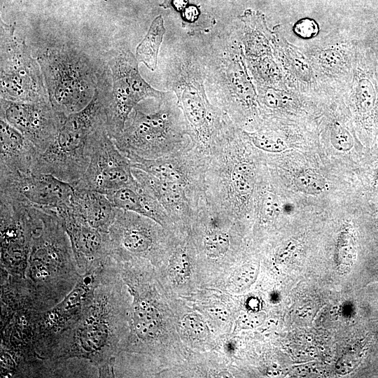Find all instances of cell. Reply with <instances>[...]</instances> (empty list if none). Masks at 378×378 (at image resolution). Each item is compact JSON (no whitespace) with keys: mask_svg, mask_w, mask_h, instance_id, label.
<instances>
[{"mask_svg":"<svg viewBox=\"0 0 378 378\" xmlns=\"http://www.w3.org/2000/svg\"><path fill=\"white\" fill-rule=\"evenodd\" d=\"M153 220L118 209L108 234L110 255L118 262L155 260L160 232Z\"/></svg>","mask_w":378,"mask_h":378,"instance_id":"30bf717a","label":"cell"},{"mask_svg":"<svg viewBox=\"0 0 378 378\" xmlns=\"http://www.w3.org/2000/svg\"><path fill=\"white\" fill-rule=\"evenodd\" d=\"M375 15L356 31L358 37L372 50L378 64V10Z\"/></svg>","mask_w":378,"mask_h":378,"instance_id":"83f0119b","label":"cell"},{"mask_svg":"<svg viewBox=\"0 0 378 378\" xmlns=\"http://www.w3.org/2000/svg\"><path fill=\"white\" fill-rule=\"evenodd\" d=\"M163 99L153 113H146L135 107L122 132L112 139L130 160L166 156L171 152L172 144L183 136L184 129L177 124L169 107L162 105Z\"/></svg>","mask_w":378,"mask_h":378,"instance_id":"8992f818","label":"cell"},{"mask_svg":"<svg viewBox=\"0 0 378 378\" xmlns=\"http://www.w3.org/2000/svg\"><path fill=\"white\" fill-rule=\"evenodd\" d=\"M184 88L175 89L178 104L187 120L188 127L202 142L209 141L212 133L211 106L209 104L200 82L181 83Z\"/></svg>","mask_w":378,"mask_h":378,"instance_id":"ac0fdd59","label":"cell"},{"mask_svg":"<svg viewBox=\"0 0 378 378\" xmlns=\"http://www.w3.org/2000/svg\"><path fill=\"white\" fill-rule=\"evenodd\" d=\"M107 197L119 209L146 216L162 226L167 223L164 208L139 183L136 187L122 188Z\"/></svg>","mask_w":378,"mask_h":378,"instance_id":"ffe728a7","label":"cell"},{"mask_svg":"<svg viewBox=\"0 0 378 378\" xmlns=\"http://www.w3.org/2000/svg\"><path fill=\"white\" fill-rule=\"evenodd\" d=\"M271 43L288 88L304 94L320 92L307 56L301 48L289 43L279 25L272 31Z\"/></svg>","mask_w":378,"mask_h":378,"instance_id":"2e32d148","label":"cell"},{"mask_svg":"<svg viewBox=\"0 0 378 378\" xmlns=\"http://www.w3.org/2000/svg\"><path fill=\"white\" fill-rule=\"evenodd\" d=\"M264 319L261 313L244 314L238 319V326L243 328H253L258 326Z\"/></svg>","mask_w":378,"mask_h":378,"instance_id":"d6a6232c","label":"cell"},{"mask_svg":"<svg viewBox=\"0 0 378 378\" xmlns=\"http://www.w3.org/2000/svg\"><path fill=\"white\" fill-rule=\"evenodd\" d=\"M36 60L49 101L61 117L79 112L90 104L99 78L84 55L70 48H49Z\"/></svg>","mask_w":378,"mask_h":378,"instance_id":"277c9868","label":"cell"},{"mask_svg":"<svg viewBox=\"0 0 378 378\" xmlns=\"http://www.w3.org/2000/svg\"><path fill=\"white\" fill-rule=\"evenodd\" d=\"M293 182L299 191L311 195L323 192L327 186L324 176L312 169H305L298 172L294 176Z\"/></svg>","mask_w":378,"mask_h":378,"instance_id":"603a6c76","label":"cell"},{"mask_svg":"<svg viewBox=\"0 0 378 378\" xmlns=\"http://www.w3.org/2000/svg\"><path fill=\"white\" fill-rule=\"evenodd\" d=\"M74 189L73 211L91 227L108 232L118 209L103 193L90 190Z\"/></svg>","mask_w":378,"mask_h":378,"instance_id":"d6986e66","label":"cell"},{"mask_svg":"<svg viewBox=\"0 0 378 378\" xmlns=\"http://www.w3.org/2000/svg\"><path fill=\"white\" fill-rule=\"evenodd\" d=\"M129 291L110 256L94 295L76 325L57 341L50 362L57 368L72 360L90 364L99 377H114L128 335Z\"/></svg>","mask_w":378,"mask_h":378,"instance_id":"6da1fadb","label":"cell"},{"mask_svg":"<svg viewBox=\"0 0 378 378\" xmlns=\"http://www.w3.org/2000/svg\"><path fill=\"white\" fill-rule=\"evenodd\" d=\"M165 31L162 17L159 15L152 22L148 31L136 47L138 62H143L151 71L157 67L158 51Z\"/></svg>","mask_w":378,"mask_h":378,"instance_id":"44dd1931","label":"cell"},{"mask_svg":"<svg viewBox=\"0 0 378 378\" xmlns=\"http://www.w3.org/2000/svg\"><path fill=\"white\" fill-rule=\"evenodd\" d=\"M330 141L336 150L342 152L350 150L354 144L349 129L340 121L334 120L330 127Z\"/></svg>","mask_w":378,"mask_h":378,"instance_id":"484cf974","label":"cell"},{"mask_svg":"<svg viewBox=\"0 0 378 378\" xmlns=\"http://www.w3.org/2000/svg\"><path fill=\"white\" fill-rule=\"evenodd\" d=\"M357 38L329 34L301 48L313 69L320 92L339 93L353 70Z\"/></svg>","mask_w":378,"mask_h":378,"instance_id":"9c48e42d","label":"cell"},{"mask_svg":"<svg viewBox=\"0 0 378 378\" xmlns=\"http://www.w3.org/2000/svg\"><path fill=\"white\" fill-rule=\"evenodd\" d=\"M249 307L252 309H256L258 307L259 302L258 300L252 298L248 302Z\"/></svg>","mask_w":378,"mask_h":378,"instance_id":"836d02e7","label":"cell"},{"mask_svg":"<svg viewBox=\"0 0 378 378\" xmlns=\"http://www.w3.org/2000/svg\"><path fill=\"white\" fill-rule=\"evenodd\" d=\"M337 94L346 96L365 130L378 123V64L369 46L357 38L351 76Z\"/></svg>","mask_w":378,"mask_h":378,"instance_id":"4fadbf2b","label":"cell"},{"mask_svg":"<svg viewBox=\"0 0 378 378\" xmlns=\"http://www.w3.org/2000/svg\"><path fill=\"white\" fill-rule=\"evenodd\" d=\"M15 24L1 20V98L18 102L49 101L42 71Z\"/></svg>","mask_w":378,"mask_h":378,"instance_id":"52a82bcc","label":"cell"},{"mask_svg":"<svg viewBox=\"0 0 378 378\" xmlns=\"http://www.w3.org/2000/svg\"><path fill=\"white\" fill-rule=\"evenodd\" d=\"M169 276L176 282H182L188 277L190 271L188 255L183 249L176 251L169 260Z\"/></svg>","mask_w":378,"mask_h":378,"instance_id":"4316f807","label":"cell"},{"mask_svg":"<svg viewBox=\"0 0 378 378\" xmlns=\"http://www.w3.org/2000/svg\"><path fill=\"white\" fill-rule=\"evenodd\" d=\"M374 181H375V183L378 186V168L375 172Z\"/></svg>","mask_w":378,"mask_h":378,"instance_id":"e575fe53","label":"cell"},{"mask_svg":"<svg viewBox=\"0 0 378 378\" xmlns=\"http://www.w3.org/2000/svg\"><path fill=\"white\" fill-rule=\"evenodd\" d=\"M230 183L237 196L244 198L251 195L254 186V174L250 164H236L230 174Z\"/></svg>","mask_w":378,"mask_h":378,"instance_id":"7402d4cb","label":"cell"},{"mask_svg":"<svg viewBox=\"0 0 378 378\" xmlns=\"http://www.w3.org/2000/svg\"><path fill=\"white\" fill-rule=\"evenodd\" d=\"M39 155L34 145L3 119L0 120V176L31 172Z\"/></svg>","mask_w":378,"mask_h":378,"instance_id":"e0dca14e","label":"cell"},{"mask_svg":"<svg viewBox=\"0 0 378 378\" xmlns=\"http://www.w3.org/2000/svg\"><path fill=\"white\" fill-rule=\"evenodd\" d=\"M74 187L48 174L0 176V192L57 216L72 207Z\"/></svg>","mask_w":378,"mask_h":378,"instance_id":"7c38bea8","label":"cell"},{"mask_svg":"<svg viewBox=\"0 0 378 378\" xmlns=\"http://www.w3.org/2000/svg\"><path fill=\"white\" fill-rule=\"evenodd\" d=\"M244 134L253 145L260 150L270 153H280L288 148V143L284 138L276 133L258 131L244 132Z\"/></svg>","mask_w":378,"mask_h":378,"instance_id":"cb8c5ba5","label":"cell"},{"mask_svg":"<svg viewBox=\"0 0 378 378\" xmlns=\"http://www.w3.org/2000/svg\"><path fill=\"white\" fill-rule=\"evenodd\" d=\"M206 254L211 258L222 257L227 251L230 246V239L227 233L221 230L209 232L204 240Z\"/></svg>","mask_w":378,"mask_h":378,"instance_id":"d4e9b609","label":"cell"},{"mask_svg":"<svg viewBox=\"0 0 378 378\" xmlns=\"http://www.w3.org/2000/svg\"><path fill=\"white\" fill-rule=\"evenodd\" d=\"M1 290L14 293L22 285L31 237V204L0 193Z\"/></svg>","mask_w":378,"mask_h":378,"instance_id":"5b68a950","label":"cell"},{"mask_svg":"<svg viewBox=\"0 0 378 378\" xmlns=\"http://www.w3.org/2000/svg\"><path fill=\"white\" fill-rule=\"evenodd\" d=\"M59 218L69 237L81 274L101 266L110 256L108 232L91 227L71 209Z\"/></svg>","mask_w":378,"mask_h":378,"instance_id":"9a60e30c","label":"cell"},{"mask_svg":"<svg viewBox=\"0 0 378 378\" xmlns=\"http://www.w3.org/2000/svg\"><path fill=\"white\" fill-rule=\"evenodd\" d=\"M106 133L104 92L97 85L90 104L63 120L56 139L38 156L31 172L51 174L74 185L85 173L95 144Z\"/></svg>","mask_w":378,"mask_h":378,"instance_id":"3957f363","label":"cell"},{"mask_svg":"<svg viewBox=\"0 0 378 378\" xmlns=\"http://www.w3.org/2000/svg\"><path fill=\"white\" fill-rule=\"evenodd\" d=\"M137 185L130 160L106 133L95 144L85 173L73 186L109 196L122 188Z\"/></svg>","mask_w":378,"mask_h":378,"instance_id":"8fae6325","label":"cell"},{"mask_svg":"<svg viewBox=\"0 0 378 378\" xmlns=\"http://www.w3.org/2000/svg\"><path fill=\"white\" fill-rule=\"evenodd\" d=\"M278 197L271 192L264 194L261 203V215L263 219L270 220L276 218L281 211Z\"/></svg>","mask_w":378,"mask_h":378,"instance_id":"4dcf8cb0","label":"cell"},{"mask_svg":"<svg viewBox=\"0 0 378 378\" xmlns=\"http://www.w3.org/2000/svg\"><path fill=\"white\" fill-rule=\"evenodd\" d=\"M292 29L297 37L303 40H309L318 36L320 27L314 19L305 17L297 20Z\"/></svg>","mask_w":378,"mask_h":378,"instance_id":"f1b7e54d","label":"cell"},{"mask_svg":"<svg viewBox=\"0 0 378 378\" xmlns=\"http://www.w3.org/2000/svg\"><path fill=\"white\" fill-rule=\"evenodd\" d=\"M112 88H103L106 115L107 131L114 139L123 130L126 121L137 104L153 98L160 102L162 92L153 88L141 76L138 61L127 50H118L108 62Z\"/></svg>","mask_w":378,"mask_h":378,"instance_id":"ba28073f","label":"cell"},{"mask_svg":"<svg viewBox=\"0 0 378 378\" xmlns=\"http://www.w3.org/2000/svg\"><path fill=\"white\" fill-rule=\"evenodd\" d=\"M183 330L193 338H202L206 335L208 329L203 321L195 315H188L182 322Z\"/></svg>","mask_w":378,"mask_h":378,"instance_id":"1f68e13d","label":"cell"},{"mask_svg":"<svg viewBox=\"0 0 378 378\" xmlns=\"http://www.w3.org/2000/svg\"><path fill=\"white\" fill-rule=\"evenodd\" d=\"M31 237L24 278L18 291L1 300V311H45L60 302L82 274L67 232L57 214L31 205Z\"/></svg>","mask_w":378,"mask_h":378,"instance_id":"7a4b0ae2","label":"cell"},{"mask_svg":"<svg viewBox=\"0 0 378 378\" xmlns=\"http://www.w3.org/2000/svg\"><path fill=\"white\" fill-rule=\"evenodd\" d=\"M355 253L353 236L348 232H342L338 239L336 247V255L340 260L351 261Z\"/></svg>","mask_w":378,"mask_h":378,"instance_id":"f546056e","label":"cell"},{"mask_svg":"<svg viewBox=\"0 0 378 378\" xmlns=\"http://www.w3.org/2000/svg\"><path fill=\"white\" fill-rule=\"evenodd\" d=\"M0 115L34 145L39 155L55 141L66 118L54 110L50 101L18 102L1 98Z\"/></svg>","mask_w":378,"mask_h":378,"instance_id":"5bb4252c","label":"cell"}]
</instances>
